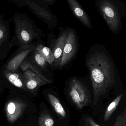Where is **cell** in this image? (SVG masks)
Returning a JSON list of instances; mask_svg holds the SVG:
<instances>
[{"mask_svg": "<svg viewBox=\"0 0 126 126\" xmlns=\"http://www.w3.org/2000/svg\"><path fill=\"white\" fill-rule=\"evenodd\" d=\"M93 88L94 101L97 103L101 95L106 94L115 83L113 65L109 58L103 52H96L87 60Z\"/></svg>", "mask_w": 126, "mask_h": 126, "instance_id": "cell-1", "label": "cell"}, {"mask_svg": "<svg viewBox=\"0 0 126 126\" xmlns=\"http://www.w3.org/2000/svg\"><path fill=\"white\" fill-rule=\"evenodd\" d=\"M13 20L15 25L14 37L18 42V47L33 44L35 40H40L43 32L28 16L17 12L13 16Z\"/></svg>", "mask_w": 126, "mask_h": 126, "instance_id": "cell-2", "label": "cell"}, {"mask_svg": "<svg viewBox=\"0 0 126 126\" xmlns=\"http://www.w3.org/2000/svg\"><path fill=\"white\" fill-rule=\"evenodd\" d=\"M95 5L99 14L113 32L121 27V20L126 15L124 3L121 0H96Z\"/></svg>", "mask_w": 126, "mask_h": 126, "instance_id": "cell-3", "label": "cell"}, {"mask_svg": "<svg viewBox=\"0 0 126 126\" xmlns=\"http://www.w3.org/2000/svg\"><path fill=\"white\" fill-rule=\"evenodd\" d=\"M0 78L5 88L32 95L27 89L23 73L20 69L16 71H10L3 65L0 69Z\"/></svg>", "mask_w": 126, "mask_h": 126, "instance_id": "cell-4", "label": "cell"}, {"mask_svg": "<svg viewBox=\"0 0 126 126\" xmlns=\"http://www.w3.org/2000/svg\"><path fill=\"white\" fill-rule=\"evenodd\" d=\"M10 38L9 22L4 18V15H0V60L7 57L14 46H18L14 37Z\"/></svg>", "mask_w": 126, "mask_h": 126, "instance_id": "cell-5", "label": "cell"}, {"mask_svg": "<svg viewBox=\"0 0 126 126\" xmlns=\"http://www.w3.org/2000/svg\"><path fill=\"white\" fill-rule=\"evenodd\" d=\"M19 69L21 71L28 91L32 95H36L41 87L50 83V80H47L38 75L29 67L21 64Z\"/></svg>", "mask_w": 126, "mask_h": 126, "instance_id": "cell-6", "label": "cell"}, {"mask_svg": "<svg viewBox=\"0 0 126 126\" xmlns=\"http://www.w3.org/2000/svg\"><path fill=\"white\" fill-rule=\"evenodd\" d=\"M69 94L72 100L79 109L88 104L90 98L87 91L82 83L76 79L71 80L69 84Z\"/></svg>", "mask_w": 126, "mask_h": 126, "instance_id": "cell-7", "label": "cell"}, {"mask_svg": "<svg viewBox=\"0 0 126 126\" xmlns=\"http://www.w3.org/2000/svg\"><path fill=\"white\" fill-rule=\"evenodd\" d=\"M35 48V44L25 46L18 47L6 63L4 64V66L10 71L18 70L22 63Z\"/></svg>", "mask_w": 126, "mask_h": 126, "instance_id": "cell-8", "label": "cell"}, {"mask_svg": "<svg viewBox=\"0 0 126 126\" xmlns=\"http://www.w3.org/2000/svg\"><path fill=\"white\" fill-rule=\"evenodd\" d=\"M27 106L26 101L18 96L10 98L6 105V112L9 122L13 123L20 116Z\"/></svg>", "mask_w": 126, "mask_h": 126, "instance_id": "cell-9", "label": "cell"}, {"mask_svg": "<svg viewBox=\"0 0 126 126\" xmlns=\"http://www.w3.org/2000/svg\"><path fill=\"white\" fill-rule=\"evenodd\" d=\"M67 40L65 43L62 57L59 66L62 67L65 66L73 57L77 49V40L74 32L69 29Z\"/></svg>", "mask_w": 126, "mask_h": 126, "instance_id": "cell-10", "label": "cell"}, {"mask_svg": "<svg viewBox=\"0 0 126 126\" xmlns=\"http://www.w3.org/2000/svg\"><path fill=\"white\" fill-rule=\"evenodd\" d=\"M34 14L50 26L57 21L56 17L49 9L38 5L30 0H22Z\"/></svg>", "mask_w": 126, "mask_h": 126, "instance_id": "cell-11", "label": "cell"}, {"mask_svg": "<svg viewBox=\"0 0 126 126\" xmlns=\"http://www.w3.org/2000/svg\"><path fill=\"white\" fill-rule=\"evenodd\" d=\"M72 14L80 22L89 29L92 25L89 15L81 6L77 0H67Z\"/></svg>", "mask_w": 126, "mask_h": 126, "instance_id": "cell-12", "label": "cell"}, {"mask_svg": "<svg viewBox=\"0 0 126 126\" xmlns=\"http://www.w3.org/2000/svg\"><path fill=\"white\" fill-rule=\"evenodd\" d=\"M68 34V30H65L61 33L55 41L53 50L52 51L54 58V62L56 65H59L60 64Z\"/></svg>", "mask_w": 126, "mask_h": 126, "instance_id": "cell-13", "label": "cell"}, {"mask_svg": "<svg viewBox=\"0 0 126 126\" xmlns=\"http://www.w3.org/2000/svg\"><path fill=\"white\" fill-rule=\"evenodd\" d=\"M27 58L30 63L42 72L46 70L47 63L42 55L36 50V46L27 57Z\"/></svg>", "mask_w": 126, "mask_h": 126, "instance_id": "cell-14", "label": "cell"}, {"mask_svg": "<svg viewBox=\"0 0 126 126\" xmlns=\"http://www.w3.org/2000/svg\"><path fill=\"white\" fill-rule=\"evenodd\" d=\"M37 43V44H35L36 50L43 57L47 63L52 65L54 63V58L51 49L42 44L39 43L38 41Z\"/></svg>", "mask_w": 126, "mask_h": 126, "instance_id": "cell-15", "label": "cell"}, {"mask_svg": "<svg viewBox=\"0 0 126 126\" xmlns=\"http://www.w3.org/2000/svg\"><path fill=\"white\" fill-rule=\"evenodd\" d=\"M47 95L50 102L55 112L63 118H66V111L58 99L51 93H48Z\"/></svg>", "mask_w": 126, "mask_h": 126, "instance_id": "cell-16", "label": "cell"}, {"mask_svg": "<svg viewBox=\"0 0 126 126\" xmlns=\"http://www.w3.org/2000/svg\"><path fill=\"white\" fill-rule=\"evenodd\" d=\"M122 97H123L122 94L118 95L109 105L105 112V114H104V120L105 122L107 121L110 118L112 113L114 112L116 108L117 107Z\"/></svg>", "mask_w": 126, "mask_h": 126, "instance_id": "cell-17", "label": "cell"}, {"mask_svg": "<svg viewBox=\"0 0 126 126\" xmlns=\"http://www.w3.org/2000/svg\"><path fill=\"white\" fill-rule=\"evenodd\" d=\"M54 121L52 117L47 114L41 115L38 120L39 126H53Z\"/></svg>", "mask_w": 126, "mask_h": 126, "instance_id": "cell-18", "label": "cell"}, {"mask_svg": "<svg viewBox=\"0 0 126 126\" xmlns=\"http://www.w3.org/2000/svg\"><path fill=\"white\" fill-rule=\"evenodd\" d=\"M114 126H126V110L117 118Z\"/></svg>", "mask_w": 126, "mask_h": 126, "instance_id": "cell-19", "label": "cell"}, {"mask_svg": "<svg viewBox=\"0 0 126 126\" xmlns=\"http://www.w3.org/2000/svg\"><path fill=\"white\" fill-rule=\"evenodd\" d=\"M87 121L89 124L90 126H100L96 123L93 119L91 118L88 117L87 118Z\"/></svg>", "mask_w": 126, "mask_h": 126, "instance_id": "cell-20", "label": "cell"}, {"mask_svg": "<svg viewBox=\"0 0 126 126\" xmlns=\"http://www.w3.org/2000/svg\"><path fill=\"white\" fill-rule=\"evenodd\" d=\"M44 2L48 4V5H52L55 3L57 0H42Z\"/></svg>", "mask_w": 126, "mask_h": 126, "instance_id": "cell-21", "label": "cell"}, {"mask_svg": "<svg viewBox=\"0 0 126 126\" xmlns=\"http://www.w3.org/2000/svg\"><path fill=\"white\" fill-rule=\"evenodd\" d=\"M5 88L4 87V86L3 84H1L0 83V92H1V91L4 90V89Z\"/></svg>", "mask_w": 126, "mask_h": 126, "instance_id": "cell-22", "label": "cell"}, {"mask_svg": "<svg viewBox=\"0 0 126 126\" xmlns=\"http://www.w3.org/2000/svg\"><path fill=\"white\" fill-rule=\"evenodd\" d=\"M12 0L14 2H16V3H18V4H19L20 3H19V1H20V0Z\"/></svg>", "mask_w": 126, "mask_h": 126, "instance_id": "cell-23", "label": "cell"}, {"mask_svg": "<svg viewBox=\"0 0 126 126\" xmlns=\"http://www.w3.org/2000/svg\"><path fill=\"white\" fill-rule=\"evenodd\" d=\"M0 83L1 84H3V82H2V81L1 80V79L0 78Z\"/></svg>", "mask_w": 126, "mask_h": 126, "instance_id": "cell-24", "label": "cell"}]
</instances>
